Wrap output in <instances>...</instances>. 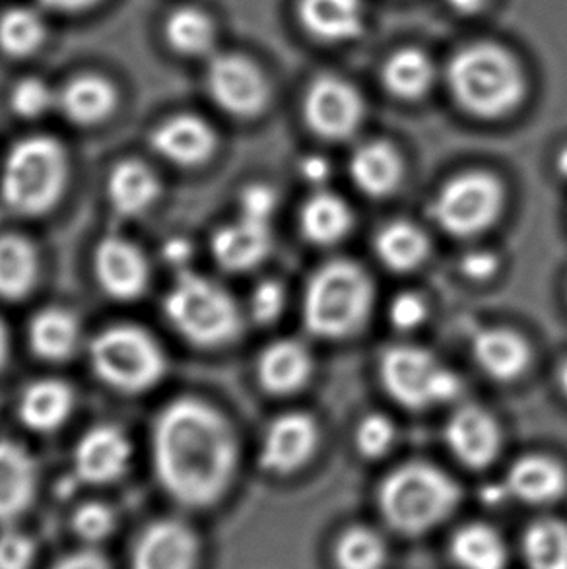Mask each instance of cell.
<instances>
[{
	"mask_svg": "<svg viewBox=\"0 0 567 569\" xmlns=\"http://www.w3.org/2000/svg\"><path fill=\"white\" fill-rule=\"evenodd\" d=\"M53 569H109V563L98 552L84 550V552H77V555L62 558L61 562L57 563Z\"/></svg>",
	"mask_w": 567,
	"mask_h": 569,
	"instance_id": "46",
	"label": "cell"
},
{
	"mask_svg": "<svg viewBox=\"0 0 567 569\" xmlns=\"http://www.w3.org/2000/svg\"><path fill=\"white\" fill-rule=\"evenodd\" d=\"M560 385L561 389H564V392L567 395V360L560 368Z\"/></svg>",
	"mask_w": 567,
	"mask_h": 569,
	"instance_id": "53",
	"label": "cell"
},
{
	"mask_svg": "<svg viewBox=\"0 0 567 569\" xmlns=\"http://www.w3.org/2000/svg\"><path fill=\"white\" fill-rule=\"evenodd\" d=\"M67 154L49 137H30L8 154L2 173V197L22 214H41L61 197L67 183Z\"/></svg>",
	"mask_w": 567,
	"mask_h": 569,
	"instance_id": "5",
	"label": "cell"
},
{
	"mask_svg": "<svg viewBox=\"0 0 567 569\" xmlns=\"http://www.w3.org/2000/svg\"><path fill=\"white\" fill-rule=\"evenodd\" d=\"M354 183L369 197H387L399 187L402 162L397 150L387 142H366L350 160Z\"/></svg>",
	"mask_w": 567,
	"mask_h": 569,
	"instance_id": "24",
	"label": "cell"
},
{
	"mask_svg": "<svg viewBox=\"0 0 567 569\" xmlns=\"http://www.w3.org/2000/svg\"><path fill=\"white\" fill-rule=\"evenodd\" d=\"M445 438L455 457L470 469L491 465L501 447L498 422L478 407L459 408L447 422Z\"/></svg>",
	"mask_w": 567,
	"mask_h": 569,
	"instance_id": "14",
	"label": "cell"
},
{
	"mask_svg": "<svg viewBox=\"0 0 567 569\" xmlns=\"http://www.w3.org/2000/svg\"><path fill=\"white\" fill-rule=\"evenodd\" d=\"M286 292L275 280H267L255 288L251 296V316L259 323H272L282 313Z\"/></svg>",
	"mask_w": 567,
	"mask_h": 569,
	"instance_id": "42",
	"label": "cell"
},
{
	"mask_svg": "<svg viewBox=\"0 0 567 569\" xmlns=\"http://www.w3.org/2000/svg\"><path fill=\"white\" fill-rule=\"evenodd\" d=\"M428 238L410 222H391L377 233L376 251L379 261L397 272H407L422 264L428 257Z\"/></svg>",
	"mask_w": 567,
	"mask_h": 569,
	"instance_id": "32",
	"label": "cell"
},
{
	"mask_svg": "<svg viewBox=\"0 0 567 569\" xmlns=\"http://www.w3.org/2000/svg\"><path fill=\"white\" fill-rule=\"evenodd\" d=\"M319 443V430L311 416L290 412L267 428L262 438L261 465L270 472L290 475L301 469Z\"/></svg>",
	"mask_w": 567,
	"mask_h": 569,
	"instance_id": "12",
	"label": "cell"
},
{
	"mask_svg": "<svg viewBox=\"0 0 567 569\" xmlns=\"http://www.w3.org/2000/svg\"><path fill=\"white\" fill-rule=\"evenodd\" d=\"M160 192L158 179L137 160L119 163L109 178V199L117 212L137 216L152 204Z\"/></svg>",
	"mask_w": 567,
	"mask_h": 569,
	"instance_id": "31",
	"label": "cell"
},
{
	"mask_svg": "<svg viewBox=\"0 0 567 569\" xmlns=\"http://www.w3.org/2000/svg\"><path fill=\"white\" fill-rule=\"evenodd\" d=\"M498 257L488 251H475L462 259V272L472 280H488L498 270Z\"/></svg>",
	"mask_w": 567,
	"mask_h": 569,
	"instance_id": "45",
	"label": "cell"
},
{
	"mask_svg": "<svg viewBox=\"0 0 567 569\" xmlns=\"http://www.w3.org/2000/svg\"><path fill=\"white\" fill-rule=\"evenodd\" d=\"M426 316H428V306L416 293H400L391 301V308H389V319L400 331L416 329L418 325L426 321Z\"/></svg>",
	"mask_w": 567,
	"mask_h": 569,
	"instance_id": "43",
	"label": "cell"
},
{
	"mask_svg": "<svg viewBox=\"0 0 567 569\" xmlns=\"http://www.w3.org/2000/svg\"><path fill=\"white\" fill-rule=\"evenodd\" d=\"M38 486V467L22 446L0 441V521L26 511Z\"/></svg>",
	"mask_w": 567,
	"mask_h": 569,
	"instance_id": "20",
	"label": "cell"
},
{
	"mask_svg": "<svg viewBox=\"0 0 567 569\" xmlns=\"http://www.w3.org/2000/svg\"><path fill=\"white\" fill-rule=\"evenodd\" d=\"M72 527L80 539L100 542L108 539L109 532L113 531L116 517L108 506L92 501L77 509V513L72 517Z\"/></svg>",
	"mask_w": 567,
	"mask_h": 569,
	"instance_id": "40",
	"label": "cell"
},
{
	"mask_svg": "<svg viewBox=\"0 0 567 569\" xmlns=\"http://www.w3.org/2000/svg\"><path fill=\"white\" fill-rule=\"evenodd\" d=\"M152 147L173 163L197 166L215 152L216 134L200 117L177 116L153 131Z\"/></svg>",
	"mask_w": 567,
	"mask_h": 569,
	"instance_id": "17",
	"label": "cell"
},
{
	"mask_svg": "<svg viewBox=\"0 0 567 569\" xmlns=\"http://www.w3.org/2000/svg\"><path fill=\"white\" fill-rule=\"evenodd\" d=\"M8 355V335L7 329H4V325L0 323V368H2V363L7 360Z\"/></svg>",
	"mask_w": 567,
	"mask_h": 569,
	"instance_id": "51",
	"label": "cell"
},
{
	"mask_svg": "<svg viewBox=\"0 0 567 569\" xmlns=\"http://www.w3.org/2000/svg\"><path fill=\"white\" fill-rule=\"evenodd\" d=\"M70 408L72 391L69 385L57 379H41L23 392L20 416L31 430L51 431L67 420Z\"/></svg>",
	"mask_w": 567,
	"mask_h": 569,
	"instance_id": "26",
	"label": "cell"
},
{
	"mask_svg": "<svg viewBox=\"0 0 567 569\" xmlns=\"http://www.w3.org/2000/svg\"><path fill=\"white\" fill-rule=\"evenodd\" d=\"M197 537L179 521H158L140 535L132 550V569H195Z\"/></svg>",
	"mask_w": 567,
	"mask_h": 569,
	"instance_id": "13",
	"label": "cell"
},
{
	"mask_svg": "<svg viewBox=\"0 0 567 569\" xmlns=\"http://www.w3.org/2000/svg\"><path fill=\"white\" fill-rule=\"evenodd\" d=\"M208 90L216 103L236 117L259 116L267 108L270 88L262 70L247 57L218 54L208 67Z\"/></svg>",
	"mask_w": 567,
	"mask_h": 569,
	"instance_id": "10",
	"label": "cell"
},
{
	"mask_svg": "<svg viewBox=\"0 0 567 569\" xmlns=\"http://www.w3.org/2000/svg\"><path fill=\"white\" fill-rule=\"evenodd\" d=\"M46 36V22L31 8H10L0 16V49L10 57L36 53Z\"/></svg>",
	"mask_w": 567,
	"mask_h": 569,
	"instance_id": "36",
	"label": "cell"
},
{
	"mask_svg": "<svg viewBox=\"0 0 567 569\" xmlns=\"http://www.w3.org/2000/svg\"><path fill=\"white\" fill-rule=\"evenodd\" d=\"M166 313L185 339L220 347L238 337L241 317L223 288L195 272H181L166 298Z\"/></svg>",
	"mask_w": 567,
	"mask_h": 569,
	"instance_id": "6",
	"label": "cell"
},
{
	"mask_svg": "<svg viewBox=\"0 0 567 569\" xmlns=\"http://www.w3.org/2000/svg\"><path fill=\"white\" fill-rule=\"evenodd\" d=\"M451 558L460 569H506L507 548L488 525H467L452 537Z\"/></svg>",
	"mask_w": 567,
	"mask_h": 569,
	"instance_id": "29",
	"label": "cell"
},
{
	"mask_svg": "<svg viewBox=\"0 0 567 569\" xmlns=\"http://www.w3.org/2000/svg\"><path fill=\"white\" fill-rule=\"evenodd\" d=\"M38 278V254L30 241L18 236L0 238V298L18 300Z\"/></svg>",
	"mask_w": 567,
	"mask_h": 569,
	"instance_id": "33",
	"label": "cell"
},
{
	"mask_svg": "<svg viewBox=\"0 0 567 569\" xmlns=\"http://www.w3.org/2000/svg\"><path fill=\"white\" fill-rule=\"evenodd\" d=\"M299 18L314 38L330 43L360 38L366 28L361 0H301Z\"/></svg>",
	"mask_w": 567,
	"mask_h": 569,
	"instance_id": "18",
	"label": "cell"
},
{
	"mask_svg": "<svg viewBox=\"0 0 567 569\" xmlns=\"http://www.w3.org/2000/svg\"><path fill=\"white\" fill-rule=\"evenodd\" d=\"M299 168H301V178L311 186H322L329 179V163L321 156H307L306 160H301Z\"/></svg>",
	"mask_w": 567,
	"mask_h": 569,
	"instance_id": "47",
	"label": "cell"
},
{
	"mask_svg": "<svg viewBox=\"0 0 567 569\" xmlns=\"http://www.w3.org/2000/svg\"><path fill=\"white\" fill-rule=\"evenodd\" d=\"M131 459V443L116 426H98L80 439L74 453L78 477L106 485L123 477Z\"/></svg>",
	"mask_w": 567,
	"mask_h": 569,
	"instance_id": "15",
	"label": "cell"
},
{
	"mask_svg": "<svg viewBox=\"0 0 567 569\" xmlns=\"http://www.w3.org/2000/svg\"><path fill=\"white\" fill-rule=\"evenodd\" d=\"M472 355L484 373L499 381L519 378L529 368V345L517 332L486 329L476 335Z\"/></svg>",
	"mask_w": 567,
	"mask_h": 569,
	"instance_id": "21",
	"label": "cell"
},
{
	"mask_svg": "<svg viewBox=\"0 0 567 569\" xmlns=\"http://www.w3.org/2000/svg\"><path fill=\"white\" fill-rule=\"evenodd\" d=\"M96 270L103 290L117 300H135L145 292L148 264L131 241L108 238L96 253Z\"/></svg>",
	"mask_w": 567,
	"mask_h": 569,
	"instance_id": "16",
	"label": "cell"
},
{
	"mask_svg": "<svg viewBox=\"0 0 567 569\" xmlns=\"http://www.w3.org/2000/svg\"><path fill=\"white\" fill-rule=\"evenodd\" d=\"M395 441V428L389 418L381 415H371L361 420L356 431V446L361 455L369 459H377L391 449Z\"/></svg>",
	"mask_w": 567,
	"mask_h": 569,
	"instance_id": "39",
	"label": "cell"
},
{
	"mask_svg": "<svg viewBox=\"0 0 567 569\" xmlns=\"http://www.w3.org/2000/svg\"><path fill=\"white\" fill-rule=\"evenodd\" d=\"M460 14H476L480 12L488 0H447Z\"/></svg>",
	"mask_w": 567,
	"mask_h": 569,
	"instance_id": "50",
	"label": "cell"
},
{
	"mask_svg": "<svg viewBox=\"0 0 567 569\" xmlns=\"http://www.w3.org/2000/svg\"><path fill=\"white\" fill-rule=\"evenodd\" d=\"M36 558V547L23 532L7 531L0 535V569H30Z\"/></svg>",
	"mask_w": 567,
	"mask_h": 569,
	"instance_id": "41",
	"label": "cell"
},
{
	"mask_svg": "<svg viewBox=\"0 0 567 569\" xmlns=\"http://www.w3.org/2000/svg\"><path fill=\"white\" fill-rule=\"evenodd\" d=\"M436 80V67L420 49H400L384 67L385 88L402 100H418Z\"/></svg>",
	"mask_w": 567,
	"mask_h": 569,
	"instance_id": "28",
	"label": "cell"
},
{
	"mask_svg": "<svg viewBox=\"0 0 567 569\" xmlns=\"http://www.w3.org/2000/svg\"><path fill=\"white\" fill-rule=\"evenodd\" d=\"M447 80L460 108L484 119L507 116L525 93L519 62L507 49L491 43H476L455 54Z\"/></svg>",
	"mask_w": 567,
	"mask_h": 569,
	"instance_id": "2",
	"label": "cell"
},
{
	"mask_svg": "<svg viewBox=\"0 0 567 569\" xmlns=\"http://www.w3.org/2000/svg\"><path fill=\"white\" fill-rule=\"evenodd\" d=\"M379 370L385 389L402 407H434L459 397L460 379L424 348H389Z\"/></svg>",
	"mask_w": 567,
	"mask_h": 569,
	"instance_id": "8",
	"label": "cell"
},
{
	"mask_svg": "<svg viewBox=\"0 0 567 569\" xmlns=\"http://www.w3.org/2000/svg\"><path fill=\"white\" fill-rule=\"evenodd\" d=\"M459 498V486L444 470L426 462H408L385 478L379 509L395 531L418 537L451 516Z\"/></svg>",
	"mask_w": 567,
	"mask_h": 569,
	"instance_id": "3",
	"label": "cell"
},
{
	"mask_svg": "<svg viewBox=\"0 0 567 569\" xmlns=\"http://www.w3.org/2000/svg\"><path fill=\"white\" fill-rule=\"evenodd\" d=\"M504 208V187L483 171H470L447 181L431 202V216L441 230L470 238L488 230Z\"/></svg>",
	"mask_w": 567,
	"mask_h": 569,
	"instance_id": "9",
	"label": "cell"
},
{
	"mask_svg": "<svg viewBox=\"0 0 567 569\" xmlns=\"http://www.w3.org/2000/svg\"><path fill=\"white\" fill-rule=\"evenodd\" d=\"M78 340H80V327H78L77 317L64 309H43L31 321V348L41 358L64 360L77 350Z\"/></svg>",
	"mask_w": 567,
	"mask_h": 569,
	"instance_id": "30",
	"label": "cell"
},
{
	"mask_svg": "<svg viewBox=\"0 0 567 569\" xmlns=\"http://www.w3.org/2000/svg\"><path fill=\"white\" fill-rule=\"evenodd\" d=\"M166 38L179 53L207 54L216 43L215 22L199 8H179L166 22Z\"/></svg>",
	"mask_w": 567,
	"mask_h": 569,
	"instance_id": "35",
	"label": "cell"
},
{
	"mask_svg": "<svg viewBox=\"0 0 567 569\" xmlns=\"http://www.w3.org/2000/svg\"><path fill=\"white\" fill-rule=\"evenodd\" d=\"M507 492L514 493L527 503H550L564 496L567 488V477L558 462L529 455L515 462L507 475Z\"/></svg>",
	"mask_w": 567,
	"mask_h": 569,
	"instance_id": "23",
	"label": "cell"
},
{
	"mask_svg": "<svg viewBox=\"0 0 567 569\" xmlns=\"http://www.w3.org/2000/svg\"><path fill=\"white\" fill-rule=\"evenodd\" d=\"M374 288L350 261H332L315 272L304 300L307 329L322 339H345L368 321Z\"/></svg>",
	"mask_w": 567,
	"mask_h": 569,
	"instance_id": "4",
	"label": "cell"
},
{
	"mask_svg": "<svg viewBox=\"0 0 567 569\" xmlns=\"http://www.w3.org/2000/svg\"><path fill=\"white\" fill-rule=\"evenodd\" d=\"M338 569H381L387 558L384 539L366 527L346 531L335 550Z\"/></svg>",
	"mask_w": 567,
	"mask_h": 569,
	"instance_id": "37",
	"label": "cell"
},
{
	"mask_svg": "<svg viewBox=\"0 0 567 569\" xmlns=\"http://www.w3.org/2000/svg\"><path fill=\"white\" fill-rule=\"evenodd\" d=\"M304 116L315 134L345 140L361 124L364 101L358 90L342 78L321 77L307 90Z\"/></svg>",
	"mask_w": 567,
	"mask_h": 569,
	"instance_id": "11",
	"label": "cell"
},
{
	"mask_svg": "<svg viewBox=\"0 0 567 569\" xmlns=\"http://www.w3.org/2000/svg\"><path fill=\"white\" fill-rule=\"evenodd\" d=\"M558 171L567 179V147L558 156Z\"/></svg>",
	"mask_w": 567,
	"mask_h": 569,
	"instance_id": "52",
	"label": "cell"
},
{
	"mask_svg": "<svg viewBox=\"0 0 567 569\" xmlns=\"http://www.w3.org/2000/svg\"><path fill=\"white\" fill-rule=\"evenodd\" d=\"M314 360L304 345L296 340H278L259 360V379L267 391L290 395L311 378Z\"/></svg>",
	"mask_w": 567,
	"mask_h": 569,
	"instance_id": "22",
	"label": "cell"
},
{
	"mask_svg": "<svg viewBox=\"0 0 567 569\" xmlns=\"http://www.w3.org/2000/svg\"><path fill=\"white\" fill-rule=\"evenodd\" d=\"M241 216L255 222L270 223L277 210V192L267 186L247 187L241 194Z\"/></svg>",
	"mask_w": 567,
	"mask_h": 569,
	"instance_id": "44",
	"label": "cell"
},
{
	"mask_svg": "<svg viewBox=\"0 0 567 569\" xmlns=\"http://www.w3.org/2000/svg\"><path fill=\"white\" fill-rule=\"evenodd\" d=\"M96 373L113 389L140 392L160 381L166 360L156 340L137 327L121 325L100 332L90 347Z\"/></svg>",
	"mask_w": 567,
	"mask_h": 569,
	"instance_id": "7",
	"label": "cell"
},
{
	"mask_svg": "<svg viewBox=\"0 0 567 569\" xmlns=\"http://www.w3.org/2000/svg\"><path fill=\"white\" fill-rule=\"evenodd\" d=\"M57 103L72 123L96 124L116 109L117 92L106 78L86 74L70 80L57 96Z\"/></svg>",
	"mask_w": 567,
	"mask_h": 569,
	"instance_id": "25",
	"label": "cell"
},
{
	"mask_svg": "<svg viewBox=\"0 0 567 569\" xmlns=\"http://www.w3.org/2000/svg\"><path fill=\"white\" fill-rule=\"evenodd\" d=\"M12 108L16 113L26 119L46 116L53 108L57 96L53 90L39 78H23L12 90Z\"/></svg>",
	"mask_w": 567,
	"mask_h": 569,
	"instance_id": "38",
	"label": "cell"
},
{
	"mask_svg": "<svg viewBox=\"0 0 567 569\" xmlns=\"http://www.w3.org/2000/svg\"><path fill=\"white\" fill-rule=\"evenodd\" d=\"M192 247L187 239H171L163 247V254L173 267H183L191 259Z\"/></svg>",
	"mask_w": 567,
	"mask_h": 569,
	"instance_id": "48",
	"label": "cell"
},
{
	"mask_svg": "<svg viewBox=\"0 0 567 569\" xmlns=\"http://www.w3.org/2000/svg\"><path fill=\"white\" fill-rule=\"evenodd\" d=\"M41 2L57 12H80V10L93 7L100 0H41Z\"/></svg>",
	"mask_w": 567,
	"mask_h": 569,
	"instance_id": "49",
	"label": "cell"
},
{
	"mask_svg": "<svg viewBox=\"0 0 567 569\" xmlns=\"http://www.w3.org/2000/svg\"><path fill=\"white\" fill-rule=\"evenodd\" d=\"M523 555L529 569H567V525L543 519L523 537Z\"/></svg>",
	"mask_w": 567,
	"mask_h": 569,
	"instance_id": "34",
	"label": "cell"
},
{
	"mask_svg": "<svg viewBox=\"0 0 567 569\" xmlns=\"http://www.w3.org/2000/svg\"><path fill=\"white\" fill-rule=\"evenodd\" d=\"M301 231L317 246H332L352 228V214L345 200L330 192H317L307 200L299 216Z\"/></svg>",
	"mask_w": 567,
	"mask_h": 569,
	"instance_id": "27",
	"label": "cell"
},
{
	"mask_svg": "<svg viewBox=\"0 0 567 569\" xmlns=\"http://www.w3.org/2000/svg\"><path fill=\"white\" fill-rule=\"evenodd\" d=\"M270 246L269 223L255 222L243 216L238 222L220 228L212 238L216 261L228 270L253 269L269 254Z\"/></svg>",
	"mask_w": 567,
	"mask_h": 569,
	"instance_id": "19",
	"label": "cell"
},
{
	"mask_svg": "<svg viewBox=\"0 0 567 569\" xmlns=\"http://www.w3.org/2000/svg\"><path fill=\"white\" fill-rule=\"evenodd\" d=\"M152 446L161 486L187 508L212 506L236 475V433L218 410L200 400L169 405L153 426Z\"/></svg>",
	"mask_w": 567,
	"mask_h": 569,
	"instance_id": "1",
	"label": "cell"
}]
</instances>
